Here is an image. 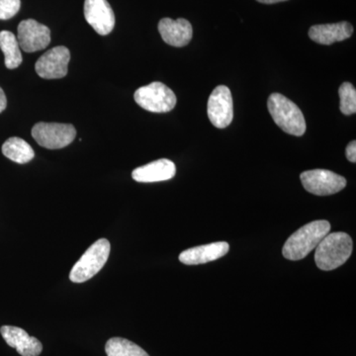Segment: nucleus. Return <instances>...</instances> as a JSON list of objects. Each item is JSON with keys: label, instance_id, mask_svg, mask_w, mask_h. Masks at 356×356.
Here are the masks:
<instances>
[{"label": "nucleus", "instance_id": "obj_1", "mask_svg": "<svg viewBox=\"0 0 356 356\" xmlns=\"http://www.w3.org/2000/svg\"><path fill=\"white\" fill-rule=\"evenodd\" d=\"M330 231L331 224L325 220L308 222L288 238L283 247V257L293 261L305 259Z\"/></svg>", "mask_w": 356, "mask_h": 356}, {"label": "nucleus", "instance_id": "obj_2", "mask_svg": "<svg viewBox=\"0 0 356 356\" xmlns=\"http://www.w3.org/2000/svg\"><path fill=\"white\" fill-rule=\"evenodd\" d=\"M353 250V238L348 234L343 232L327 234L316 248V264L321 270H334L346 264Z\"/></svg>", "mask_w": 356, "mask_h": 356}, {"label": "nucleus", "instance_id": "obj_3", "mask_svg": "<svg viewBox=\"0 0 356 356\" xmlns=\"http://www.w3.org/2000/svg\"><path fill=\"white\" fill-rule=\"evenodd\" d=\"M276 125L289 135L301 137L307 130L305 117L299 107L280 93H273L267 102Z\"/></svg>", "mask_w": 356, "mask_h": 356}, {"label": "nucleus", "instance_id": "obj_4", "mask_svg": "<svg viewBox=\"0 0 356 356\" xmlns=\"http://www.w3.org/2000/svg\"><path fill=\"white\" fill-rule=\"evenodd\" d=\"M111 245L106 238H100L88 248L83 257L74 264L70 280L74 283H83L91 280L106 264Z\"/></svg>", "mask_w": 356, "mask_h": 356}, {"label": "nucleus", "instance_id": "obj_5", "mask_svg": "<svg viewBox=\"0 0 356 356\" xmlns=\"http://www.w3.org/2000/svg\"><path fill=\"white\" fill-rule=\"evenodd\" d=\"M135 102L143 109L154 113H166L177 105V95L165 84L154 81L142 86L134 95Z\"/></svg>", "mask_w": 356, "mask_h": 356}, {"label": "nucleus", "instance_id": "obj_6", "mask_svg": "<svg viewBox=\"0 0 356 356\" xmlns=\"http://www.w3.org/2000/svg\"><path fill=\"white\" fill-rule=\"evenodd\" d=\"M76 130L70 124L40 122L32 129V137L39 146L49 149H63L76 139Z\"/></svg>", "mask_w": 356, "mask_h": 356}, {"label": "nucleus", "instance_id": "obj_7", "mask_svg": "<svg viewBox=\"0 0 356 356\" xmlns=\"http://www.w3.org/2000/svg\"><path fill=\"white\" fill-rule=\"evenodd\" d=\"M300 179L307 191L318 196L332 195L346 186V178L327 170L302 172Z\"/></svg>", "mask_w": 356, "mask_h": 356}, {"label": "nucleus", "instance_id": "obj_8", "mask_svg": "<svg viewBox=\"0 0 356 356\" xmlns=\"http://www.w3.org/2000/svg\"><path fill=\"white\" fill-rule=\"evenodd\" d=\"M208 117L213 126L218 129L228 127L234 118V103L231 90L219 86L211 93L208 100Z\"/></svg>", "mask_w": 356, "mask_h": 356}, {"label": "nucleus", "instance_id": "obj_9", "mask_svg": "<svg viewBox=\"0 0 356 356\" xmlns=\"http://www.w3.org/2000/svg\"><path fill=\"white\" fill-rule=\"evenodd\" d=\"M70 60L69 49L64 46L55 47L40 57L35 65V70L42 79H63L67 74Z\"/></svg>", "mask_w": 356, "mask_h": 356}, {"label": "nucleus", "instance_id": "obj_10", "mask_svg": "<svg viewBox=\"0 0 356 356\" xmlns=\"http://www.w3.org/2000/svg\"><path fill=\"white\" fill-rule=\"evenodd\" d=\"M17 31L18 44L26 53L44 50L51 43L50 29L36 20L21 21Z\"/></svg>", "mask_w": 356, "mask_h": 356}, {"label": "nucleus", "instance_id": "obj_11", "mask_svg": "<svg viewBox=\"0 0 356 356\" xmlns=\"http://www.w3.org/2000/svg\"><path fill=\"white\" fill-rule=\"evenodd\" d=\"M84 17L97 34L106 36L113 31L115 15L107 0H86Z\"/></svg>", "mask_w": 356, "mask_h": 356}, {"label": "nucleus", "instance_id": "obj_12", "mask_svg": "<svg viewBox=\"0 0 356 356\" xmlns=\"http://www.w3.org/2000/svg\"><path fill=\"white\" fill-rule=\"evenodd\" d=\"M4 341L11 348H15L22 356H39L43 350V346L38 339L30 337L28 332L18 327L3 325L0 329Z\"/></svg>", "mask_w": 356, "mask_h": 356}, {"label": "nucleus", "instance_id": "obj_13", "mask_svg": "<svg viewBox=\"0 0 356 356\" xmlns=\"http://www.w3.org/2000/svg\"><path fill=\"white\" fill-rule=\"evenodd\" d=\"M159 32L166 44L177 48H181L191 43L193 36L192 25L184 18H179L177 20L163 18L159 21Z\"/></svg>", "mask_w": 356, "mask_h": 356}, {"label": "nucleus", "instance_id": "obj_14", "mask_svg": "<svg viewBox=\"0 0 356 356\" xmlns=\"http://www.w3.org/2000/svg\"><path fill=\"white\" fill-rule=\"evenodd\" d=\"M229 245L226 242H217L209 245L188 248L179 254V261L186 266H198L217 261L228 254Z\"/></svg>", "mask_w": 356, "mask_h": 356}, {"label": "nucleus", "instance_id": "obj_15", "mask_svg": "<svg viewBox=\"0 0 356 356\" xmlns=\"http://www.w3.org/2000/svg\"><path fill=\"white\" fill-rule=\"evenodd\" d=\"M175 173L177 166L175 163L168 159H161L136 168L133 170L132 177L135 181L151 184L172 179Z\"/></svg>", "mask_w": 356, "mask_h": 356}, {"label": "nucleus", "instance_id": "obj_16", "mask_svg": "<svg viewBox=\"0 0 356 356\" xmlns=\"http://www.w3.org/2000/svg\"><path fill=\"white\" fill-rule=\"evenodd\" d=\"M353 34V27L350 22L332 23L312 26L309 37L312 41L321 44H332L336 42L344 41Z\"/></svg>", "mask_w": 356, "mask_h": 356}, {"label": "nucleus", "instance_id": "obj_17", "mask_svg": "<svg viewBox=\"0 0 356 356\" xmlns=\"http://www.w3.org/2000/svg\"><path fill=\"white\" fill-rule=\"evenodd\" d=\"M2 154L14 163L24 165L34 159L32 147L24 140L18 137L9 138L2 146Z\"/></svg>", "mask_w": 356, "mask_h": 356}, {"label": "nucleus", "instance_id": "obj_18", "mask_svg": "<svg viewBox=\"0 0 356 356\" xmlns=\"http://www.w3.org/2000/svg\"><path fill=\"white\" fill-rule=\"evenodd\" d=\"M0 49L4 54V63L8 70L17 69L22 63L20 46L13 33L0 32Z\"/></svg>", "mask_w": 356, "mask_h": 356}, {"label": "nucleus", "instance_id": "obj_19", "mask_svg": "<svg viewBox=\"0 0 356 356\" xmlns=\"http://www.w3.org/2000/svg\"><path fill=\"white\" fill-rule=\"evenodd\" d=\"M107 356H149L133 341L122 337H112L105 346Z\"/></svg>", "mask_w": 356, "mask_h": 356}, {"label": "nucleus", "instance_id": "obj_20", "mask_svg": "<svg viewBox=\"0 0 356 356\" xmlns=\"http://www.w3.org/2000/svg\"><path fill=\"white\" fill-rule=\"evenodd\" d=\"M339 108L341 113L353 115L356 112V90L355 86L350 83H343L339 89Z\"/></svg>", "mask_w": 356, "mask_h": 356}, {"label": "nucleus", "instance_id": "obj_21", "mask_svg": "<svg viewBox=\"0 0 356 356\" xmlns=\"http://www.w3.org/2000/svg\"><path fill=\"white\" fill-rule=\"evenodd\" d=\"M20 0H0V20H8L20 10Z\"/></svg>", "mask_w": 356, "mask_h": 356}, {"label": "nucleus", "instance_id": "obj_22", "mask_svg": "<svg viewBox=\"0 0 356 356\" xmlns=\"http://www.w3.org/2000/svg\"><path fill=\"white\" fill-rule=\"evenodd\" d=\"M346 158L350 163H356V142L353 140L350 144L348 145L346 149Z\"/></svg>", "mask_w": 356, "mask_h": 356}, {"label": "nucleus", "instance_id": "obj_23", "mask_svg": "<svg viewBox=\"0 0 356 356\" xmlns=\"http://www.w3.org/2000/svg\"><path fill=\"white\" fill-rule=\"evenodd\" d=\"M7 106V99L3 89L0 88V113L6 110Z\"/></svg>", "mask_w": 356, "mask_h": 356}, {"label": "nucleus", "instance_id": "obj_24", "mask_svg": "<svg viewBox=\"0 0 356 356\" xmlns=\"http://www.w3.org/2000/svg\"><path fill=\"white\" fill-rule=\"evenodd\" d=\"M257 1L261 2L264 4H274L278 3V2L287 1V0H257Z\"/></svg>", "mask_w": 356, "mask_h": 356}]
</instances>
